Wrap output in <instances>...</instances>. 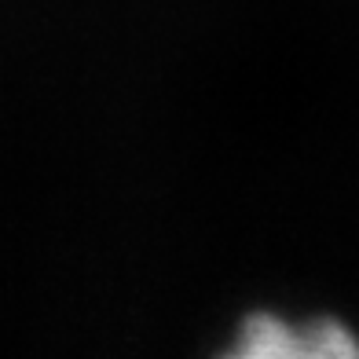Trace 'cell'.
Here are the masks:
<instances>
[{"label": "cell", "instance_id": "6da1fadb", "mask_svg": "<svg viewBox=\"0 0 359 359\" xmlns=\"http://www.w3.org/2000/svg\"><path fill=\"white\" fill-rule=\"evenodd\" d=\"M220 359H359V341L334 319L253 316Z\"/></svg>", "mask_w": 359, "mask_h": 359}]
</instances>
